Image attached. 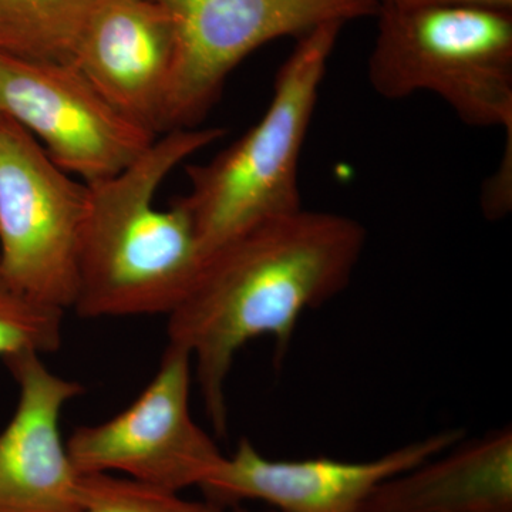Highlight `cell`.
Masks as SVG:
<instances>
[{"label":"cell","mask_w":512,"mask_h":512,"mask_svg":"<svg viewBox=\"0 0 512 512\" xmlns=\"http://www.w3.org/2000/svg\"><path fill=\"white\" fill-rule=\"evenodd\" d=\"M224 128L168 131L120 173L87 185L73 309L82 318L170 315L197 281L205 255L180 200L161 210L158 190Z\"/></svg>","instance_id":"obj_2"},{"label":"cell","mask_w":512,"mask_h":512,"mask_svg":"<svg viewBox=\"0 0 512 512\" xmlns=\"http://www.w3.org/2000/svg\"><path fill=\"white\" fill-rule=\"evenodd\" d=\"M175 32L165 133L201 127L229 74L256 49L328 22L377 16L376 0H157Z\"/></svg>","instance_id":"obj_6"},{"label":"cell","mask_w":512,"mask_h":512,"mask_svg":"<svg viewBox=\"0 0 512 512\" xmlns=\"http://www.w3.org/2000/svg\"><path fill=\"white\" fill-rule=\"evenodd\" d=\"M0 113L84 184L120 173L157 138L114 109L72 63L0 56Z\"/></svg>","instance_id":"obj_8"},{"label":"cell","mask_w":512,"mask_h":512,"mask_svg":"<svg viewBox=\"0 0 512 512\" xmlns=\"http://www.w3.org/2000/svg\"><path fill=\"white\" fill-rule=\"evenodd\" d=\"M365 227L348 215L299 210L255 225L212 252L184 301L167 316L168 345L190 353L218 436L228 426L227 380L235 356L271 336L291 346L299 319L348 288Z\"/></svg>","instance_id":"obj_1"},{"label":"cell","mask_w":512,"mask_h":512,"mask_svg":"<svg viewBox=\"0 0 512 512\" xmlns=\"http://www.w3.org/2000/svg\"><path fill=\"white\" fill-rule=\"evenodd\" d=\"M466 437L461 429L431 434L372 460L330 457L274 460L248 439L239 440L200 485L204 500L222 510L261 501L275 512H362L387 478L436 456Z\"/></svg>","instance_id":"obj_9"},{"label":"cell","mask_w":512,"mask_h":512,"mask_svg":"<svg viewBox=\"0 0 512 512\" xmlns=\"http://www.w3.org/2000/svg\"><path fill=\"white\" fill-rule=\"evenodd\" d=\"M345 25L323 23L299 37L258 123L207 163L188 165L190 190L178 200L191 215L205 259L255 225L302 210L303 146Z\"/></svg>","instance_id":"obj_3"},{"label":"cell","mask_w":512,"mask_h":512,"mask_svg":"<svg viewBox=\"0 0 512 512\" xmlns=\"http://www.w3.org/2000/svg\"><path fill=\"white\" fill-rule=\"evenodd\" d=\"M464 439L387 478L362 512H512L510 427Z\"/></svg>","instance_id":"obj_12"},{"label":"cell","mask_w":512,"mask_h":512,"mask_svg":"<svg viewBox=\"0 0 512 512\" xmlns=\"http://www.w3.org/2000/svg\"><path fill=\"white\" fill-rule=\"evenodd\" d=\"M104 0H0V56L72 63L84 26Z\"/></svg>","instance_id":"obj_13"},{"label":"cell","mask_w":512,"mask_h":512,"mask_svg":"<svg viewBox=\"0 0 512 512\" xmlns=\"http://www.w3.org/2000/svg\"><path fill=\"white\" fill-rule=\"evenodd\" d=\"M19 400L0 433V512H83V476L60 431L64 406L83 386L47 369L39 355L5 360Z\"/></svg>","instance_id":"obj_11"},{"label":"cell","mask_w":512,"mask_h":512,"mask_svg":"<svg viewBox=\"0 0 512 512\" xmlns=\"http://www.w3.org/2000/svg\"><path fill=\"white\" fill-rule=\"evenodd\" d=\"M174 63L173 20L157 0H104L72 57L94 90L156 137L165 133Z\"/></svg>","instance_id":"obj_10"},{"label":"cell","mask_w":512,"mask_h":512,"mask_svg":"<svg viewBox=\"0 0 512 512\" xmlns=\"http://www.w3.org/2000/svg\"><path fill=\"white\" fill-rule=\"evenodd\" d=\"M83 512H222L208 501L185 500L116 474L83 476Z\"/></svg>","instance_id":"obj_15"},{"label":"cell","mask_w":512,"mask_h":512,"mask_svg":"<svg viewBox=\"0 0 512 512\" xmlns=\"http://www.w3.org/2000/svg\"><path fill=\"white\" fill-rule=\"evenodd\" d=\"M222 512H255L248 510V508L242 507V505H235V507L227 508V510H224ZM266 512H275L274 510L266 511Z\"/></svg>","instance_id":"obj_18"},{"label":"cell","mask_w":512,"mask_h":512,"mask_svg":"<svg viewBox=\"0 0 512 512\" xmlns=\"http://www.w3.org/2000/svg\"><path fill=\"white\" fill-rule=\"evenodd\" d=\"M64 312L0 281V357L56 352L62 345Z\"/></svg>","instance_id":"obj_14"},{"label":"cell","mask_w":512,"mask_h":512,"mask_svg":"<svg viewBox=\"0 0 512 512\" xmlns=\"http://www.w3.org/2000/svg\"><path fill=\"white\" fill-rule=\"evenodd\" d=\"M511 136L508 137V146H505L507 148H505L500 170L490 181H487L483 191L481 205H483L485 217L491 220H500L511 210Z\"/></svg>","instance_id":"obj_16"},{"label":"cell","mask_w":512,"mask_h":512,"mask_svg":"<svg viewBox=\"0 0 512 512\" xmlns=\"http://www.w3.org/2000/svg\"><path fill=\"white\" fill-rule=\"evenodd\" d=\"M380 9L424 8V6H483L512 10V0H376Z\"/></svg>","instance_id":"obj_17"},{"label":"cell","mask_w":512,"mask_h":512,"mask_svg":"<svg viewBox=\"0 0 512 512\" xmlns=\"http://www.w3.org/2000/svg\"><path fill=\"white\" fill-rule=\"evenodd\" d=\"M367 79L379 96L429 92L470 127L512 128V10L380 9Z\"/></svg>","instance_id":"obj_4"},{"label":"cell","mask_w":512,"mask_h":512,"mask_svg":"<svg viewBox=\"0 0 512 512\" xmlns=\"http://www.w3.org/2000/svg\"><path fill=\"white\" fill-rule=\"evenodd\" d=\"M190 353L168 345L143 393L127 409L66 441L77 473L116 474L181 494L211 476L224 457L191 413Z\"/></svg>","instance_id":"obj_7"},{"label":"cell","mask_w":512,"mask_h":512,"mask_svg":"<svg viewBox=\"0 0 512 512\" xmlns=\"http://www.w3.org/2000/svg\"><path fill=\"white\" fill-rule=\"evenodd\" d=\"M87 185L0 113V281L73 309Z\"/></svg>","instance_id":"obj_5"}]
</instances>
